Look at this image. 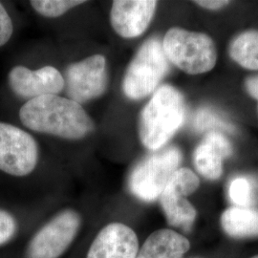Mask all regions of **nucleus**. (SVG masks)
<instances>
[{"label": "nucleus", "mask_w": 258, "mask_h": 258, "mask_svg": "<svg viewBox=\"0 0 258 258\" xmlns=\"http://www.w3.org/2000/svg\"><path fill=\"white\" fill-rule=\"evenodd\" d=\"M181 161L179 148L169 147L157 150L134 167L129 176V190L145 202L156 200L179 168Z\"/></svg>", "instance_id": "39448f33"}, {"label": "nucleus", "mask_w": 258, "mask_h": 258, "mask_svg": "<svg viewBox=\"0 0 258 258\" xmlns=\"http://www.w3.org/2000/svg\"><path fill=\"white\" fill-rule=\"evenodd\" d=\"M18 225L15 217L9 212L0 210V246L14 237Z\"/></svg>", "instance_id": "aec40b11"}, {"label": "nucleus", "mask_w": 258, "mask_h": 258, "mask_svg": "<svg viewBox=\"0 0 258 258\" xmlns=\"http://www.w3.org/2000/svg\"><path fill=\"white\" fill-rule=\"evenodd\" d=\"M32 7L39 15L45 18H58L69 10L80 6L85 1L82 0H33L30 2Z\"/></svg>", "instance_id": "f3484780"}, {"label": "nucleus", "mask_w": 258, "mask_h": 258, "mask_svg": "<svg viewBox=\"0 0 258 258\" xmlns=\"http://www.w3.org/2000/svg\"><path fill=\"white\" fill-rule=\"evenodd\" d=\"M221 225L231 237L258 236V209L236 206L229 208L222 214Z\"/></svg>", "instance_id": "2eb2a0df"}, {"label": "nucleus", "mask_w": 258, "mask_h": 258, "mask_svg": "<svg viewBox=\"0 0 258 258\" xmlns=\"http://www.w3.org/2000/svg\"><path fill=\"white\" fill-rule=\"evenodd\" d=\"M81 216L65 210L44 225L31 240L27 258H58L75 239L81 227Z\"/></svg>", "instance_id": "6e6552de"}, {"label": "nucleus", "mask_w": 258, "mask_h": 258, "mask_svg": "<svg viewBox=\"0 0 258 258\" xmlns=\"http://www.w3.org/2000/svg\"><path fill=\"white\" fill-rule=\"evenodd\" d=\"M168 70L162 41L157 37L148 39L129 63L122 82L123 92L131 100L144 99L155 91Z\"/></svg>", "instance_id": "20e7f679"}, {"label": "nucleus", "mask_w": 258, "mask_h": 258, "mask_svg": "<svg viewBox=\"0 0 258 258\" xmlns=\"http://www.w3.org/2000/svg\"><path fill=\"white\" fill-rule=\"evenodd\" d=\"M37 142L26 131L0 122V170L10 175L30 174L37 166Z\"/></svg>", "instance_id": "0eeeda50"}, {"label": "nucleus", "mask_w": 258, "mask_h": 258, "mask_svg": "<svg viewBox=\"0 0 258 258\" xmlns=\"http://www.w3.org/2000/svg\"><path fill=\"white\" fill-rule=\"evenodd\" d=\"M189 248V241L182 234L163 229L148 236L136 258H183Z\"/></svg>", "instance_id": "4468645a"}, {"label": "nucleus", "mask_w": 258, "mask_h": 258, "mask_svg": "<svg viewBox=\"0 0 258 258\" xmlns=\"http://www.w3.org/2000/svg\"><path fill=\"white\" fill-rule=\"evenodd\" d=\"M64 83L68 99L80 104L101 97L108 83L105 57L91 55L68 66Z\"/></svg>", "instance_id": "1a4fd4ad"}, {"label": "nucleus", "mask_w": 258, "mask_h": 258, "mask_svg": "<svg viewBox=\"0 0 258 258\" xmlns=\"http://www.w3.org/2000/svg\"><path fill=\"white\" fill-rule=\"evenodd\" d=\"M13 22L4 6L0 3V47L5 45L13 35Z\"/></svg>", "instance_id": "412c9836"}, {"label": "nucleus", "mask_w": 258, "mask_h": 258, "mask_svg": "<svg viewBox=\"0 0 258 258\" xmlns=\"http://www.w3.org/2000/svg\"><path fill=\"white\" fill-rule=\"evenodd\" d=\"M162 43L168 61L187 74L207 73L216 64V47L206 34L171 28Z\"/></svg>", "instance_id": "7ed1b4c3"}, {"label": "nucleus", "mask_w": 258, "mask_h": 258, "mask_svg": "<svg viewBox=\"0 0 258 258\" xmlns=\"http://www.w3.org/2000/svg\"><path fill=\"white\" fill-rule=\"evenodd\" d=\"M197 5L206 8L208 10H218L221 9L223 7L229 5L231 2L227 1V0H198V1H194Z\"/></svg>", "instance_id": "4be33fe9"}, {"label": "nucleus", "mask_w": 258, "mask_h": 258, "mask_svg": "<svg viewBox=\"0 0 258 258\" xmlns=\"http://www.w3.org/2000/svg\"><path fill=\"white\" fill-rule=\"evenodd\" d=\"M195 127L199 130L206 129H223L226 131H233L230 125H228L224 120H220L214 113L210 110L204 109L196 115L194 120Z\"/></svg>", "instance_id": "6ab92c4d"}, {"label": "nucleus", "mask_w": 258, "mask_h": 258, "mask_svg": "<svg viewBox=\"0 0 258 258\" xmlns=\"http://www.w3.org/2000/svg\"><path fill=\"white\" fill-rule=\"evenodd\" d=\"M137 234L128 226L111 223L98 233L86 258H136Z\"/></svg>", "instance_id": "f8f14e48"}, {"label": "nucleus", "mask_w": 258, "mask_h": 258, "mask_svg": "<svg viewBox=\"0 0 258 258\" xmlns=\"http://www.w3.org/2000/svg\"><path fill=\"white\" fill-rule=\"evenodd\" d=\"M19 118L33 131L67 140H81L95 128L82 104L57 95L28 101L20 108Z\"/></svg>", "instance_id": "f257e3e1"}, {"label": "nucleus", "mask_w": 258, "mask_h": 258, "mask_svg": "<svg viewBox=\"0 0 258 258\" xmlns=\"http://www.w3.org/2000/svg\"><path fill=\"white\" fill-rule=\"evenodd\" d=\"M157 4L154 0H115L111 8V25L120 37H139L149 26Z\"/></svg>", "instance_id": "9b49d317"}, {"label": "nucleus", "mask_w": 258, "mask_h": 258, "mask_svg": "<svg viewBox=\"0 0 258 258\" xmlns=\"http://www.w3.org/2000/svg\"><path fill=\"white\" fill-rule=\"evenodd\" d=\"M245 86L249 95L258 102V76L249 78L246 81Z\"/></svg>", "instance_id": "5701e85b"}, {"label": "nucleus", "mask_w": 258, "mask_h": 258, "mask_svg": "<svg viewBox=\"0 0 258 258\" xmlns=\"http://www.w3.org/2000/svg\"><path fill=\"white\" fill-rule=\"evenodd\" d=\"M197 175L188 168H178L160 195V203L166 221L173 227L190 230L196 218V210L186 199L199 187Z\"/></svg>", "instance_id": "423d86ee"}, {"label": "nucleus", "mask_w": 258, "mask_h": 258, "mask_svg": "<svg viewBox=\"0 0 258 258\" xmlns=\"http://www.w3.org/2000/svg\"><path fill=\"white\" fill-rule=\"evenodd\" d=\"M232 154L231 143L224 135L211 132L194 151V165L197 171L209 180H217L222 175V161Z\"/></svg>", "instance_id": "ddd939ff"}, {"label": "nucleus", "mask_w": 258, "mask_h": 258, "mask_svg": "<svg viewBox=\"0 0 258 258\" xmlns=\"http://www.w3.org/2000/svg\"><path fill=\"white\" fill-rule=\"evenodd\" d=\"M229 195L236 207H250L255 198L254 185L248 178L237 177L230 184Z\"/></svg>", "instance_id": "a211bd4d"}, {"label": "nucleus", "mask_w": 258, "mask_h": 258, "mask_svg": "<svg viewBox=\"0 0 258 258\" xmlns=\"http://www.w3.org/2000/svg\"><path fill=\"white\" fill-rule=\"evenodd\" d=\"M185 118V102L180 91L171 85L158 88L141 112L139 136L146 148L157 151L181 127Z\"/></svg>", "instance_id": "f03ea898"}, {"label": "nucleus", "mask_w": 258, "mask_h": 258, "mask_svg": "<svg viewBox=\"0 0 258 258\" xmlns=\"http://www.w3.org/2000/svg\"><path fill=\"white\" fill-rule=\"evenodd\" d=\"M8 80L12 91L28 101L47 95H57L65 85L63 76L53 66L33 71L19 65L10 71Z\"/></svg>", "instance_id": "9d476101"}, {"label": "nucleus", "mask_w": 258, "mask_h": 258, "mask_svg": "<svg viewBox=\"0 0 258 258\" xmlns=\"http://www.w3.org/2000/svg\"><path fill=\"white\" fill-rule=\"evenodd\" d=\"M230 55L242 67L258 70V31H247L235 37L230 45Z\"/></svg>", "instance_id": "dca6fc26"}, {"label": "nucleus", "mask_w": 258, "mask_h": 258, "mask_svg": "<svg viewBox=\"0 0 258 258\" xmlns=\"http://www.w3.org/2000/svg\"><path fill=\"white\" fill-rule=\"evenodd\" d=\"M251 258H258V255H255V256H253V257Z\"/></svg>", "instance_id": "b1692460"}]
</instances>
